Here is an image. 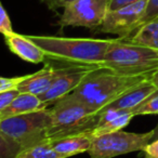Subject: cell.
<instances>
[{
  "instance_id": "obj_11",
  "label": "cell",
  "mask_w": 158,
  "mask_h": 158,
  "mask_svg": "<svg viewBox=\"0 0 158 158\" xmlns=\"http://www.w3.org/2000/svg\"><path fill=\"white\" fill-rule=\"evenodd\" d=\"M157 90L155 86L149 81V78L141 82L136 87L132 88L130 91L121 95L119 99L108 104L107 106L101 110L99 113L108 110H133L141 103L145 101L148 97H151Z\"/></svg>"
},
{
  "instance_id": "obj_16",
  "label": "cell",
  "mask_w": 158,
  "mask_h": 158,
  "mask_svg": "<svg viewBox=\"0 0 158 158\" xmlns=\"http://www.w3.org/2000/svg\"><path fill=\"white\" fill-rule=\"evenodd\" d=\"M123 40L141 46L158 49V19L143 24Z\"/></svg>"
},
{
  "instance_id": "obj_25",
  "label": "cell",
  "mask_w": 158,
  "mask_h": 158,
  "mask_svg": "<svg viewBox=\"0 0 158 158\" xmlns=\"http://www.w3.org/2000/svg\"><path fill=\"white\" fill-rule=\"evenodd\" d=\"M49 6L50 9H57V8H65L73 2H76L78 0H44Z\"/></svg>"
},
{
  "instance_id": "obj_17",
  "label": "cell",
  "mask_w": 158,
  "mask_h": 158,
  "mask_svg": "<svg viewBox=\"0 0 158 158\" xmlns=\"http://www.w3.org/2000/svg\"><path fill=\"white\" fill-rule=\"evenodd\" d=\"M15 158H64L53 149L49 139L23 149Z\"/></svg>"
},
{
  "instance_id": "obj_21",
  "label": "cell",
  "mask_w": 158,
  "mask_h": 158,
  "mask_svg": "<svg viewBox=\"0 0 158 158\" xmlns=\"http://www.w3.org/2000/svg\"><path fill=\"white\" fill-rule=\"evenodd\" d=\"M0 31L3 36H8L10 34L14 33L12 28L11 20L9 18V14L6 11L3 6H0Z\"/></svg>"
},
{
  "instance_id": "obj_3",
  "label": "cell",
  "mask_w": 158,
  "mask_h": 158,
  "mask_svg": "<svg viewBox=\"0 0 158 158\" xmlns=\"http://www.w3.org/2000/svg\"><path fill=\"white\" fill-rule=\"evenodd\" d=\"M148 76H125L104 67L91 70L73 93L100 112L108 104L136 87Z\"/></svg>"
},
{
  "instance_id": "obj_5",
  "label": "cell",
  "mask_w": 158,
  "mask_h": 158,
  "mask_svg": "<svg viewBox=\"0 0 158 158\" xmlns=\"http://www.w3.org/2000/svg\"><path fill=\"white\" fill-rule=\"evenodd\" d=\"M100 67L125 76H148L158 68V49L114 39Z\"/></svg>"
},
{
  "instance_id": "obj_19",
  "label": "cell",
  "mask_w": 158,
  "mask_h": 158,
  "mask_svg": "<svg viewBox=\"0 0 158 158\" xmlns=\"http://www.w3.org/2000/svg\"><path fill=\"white\" fill-rule=\"evenodd\" d=\"M28 76L29 74L24 75V76L12 77V78H6V77L0 78V92L9 90H18L19 86L24 81L25 79L28 78Z\"/></svg>"
},
{
  "instance_id": "obj_20",
  "label": "cell",
  "mask_w": 158,
  "mask_h": 158,
  "mask_svg": "<svg viewBox=\"0 0 158 158\" xmlns=\"http://www.w3.org/2000/svg\"><path fill=\"white\" fill-rule=\"evenodd\" d=\"M156 19H158V0H148L147 1L146 9H145V13L143 15L142 20H141L140 24H139L138 28L140 26H142L143 24H145V23L149 22V21L156 20Z\"/></svg>"
},
{
  "instance_id": "obj_4",
  "label": "cell",
  "mask_w": 158,
  "mask_h": 158,
  "mask_svg": "<svg viewBox=\"0 0 158 158\" xmlns=\"http://www.w3.org/2000/svg\"><path fill=\"white\" fill-rule=\"evenodd\" d=\"M50 113L49 140L91 133L100 118L99 112L81 101L75 93H69L54 102Z\"/></svg>"
},
{
  "instance_id": "obj_24",
  "label": "cell",
  "mask_w": 158,
  "mask_h": 158,
  "mask_svg": "<svg viewBox=\"0 0 158 158\" xmlns=\"http://www.w3.org/2000/svg\"><path fill=\"white\" fill-rule=\"evenodd\" d=\"M139 1H141V0H110L108 11H115V10L121 9V8L139 2Z\"/></svg>"
},
{
  "instance_id": "obj_18",
  "label": "cell",
  "mask_w": 158,
  "mask_h": 158,
  "mask_svg": "<svg viewBox=\"0 0 158 158\" xmlns=\"http://www.w3.org/2000/svg\"><path fill=\"white\" fill-rule=\"evenodd\" d=\"M135 116L141 115H158V89L145 100L143 103H141L136 108L133 110Z\"/></svg>"
},
{
  "instance_id": "obj_8",
  "label": "cell",
  "mask_w": 158,
  "mask_h": 158,
  "mask_svg": "<svg viewBox=\"0 0 158 158\" xmlns=\"http://www.w3.org/2000/svg\"><path fill=\"white\" fill-rule=\"evenodd\" d=\"M147 1L141 0L115 11H108L102 25L99 27L100 31L106 34H115L123 39L130 36L140 24L145 13Z\"/></svg>"
},
{
  "instance_id": "obj_26",
  "label": "cell",
  "mask_w": 158,
  "mask_h": 158,
  "mask_svg": "<svg viewBox=\"0 0 158 158\" xmlns=\"http://www.w3.org/2000/svg\"><path fill=\"white\" fill-rule=\"evenodd\" d=\"M149 81L158 89V68L151 75V76H149Z\"/></svg>"
},
{
  "instance_id": "obj_12",
  "label": "cell",
  "mask_w": 158,
  "mask_h": 158,
  "mask_svg": "<svg viewBox=\"0 0 158 158\" xmlns=\"http://www.w3.org/2000/svg\"><path fill=\"white\" fill-rule=\"evenodd\" d=\"M56 66L51 63V61H46V65L38 72L29 74L22 84L19 86L18 90L22 93H31L40 97L49 90L52 85L55 76Z\"/></svg>"
},
{
  "instance_id": "obj_14",
  "label": "cell",
  "mask_w": 158,
  "mask_h": 158,
  "mask_svg": "<svg viewBox=\"0 0 158 158\" xmlns=\"http://www.w3.org/2000/svg\"><path fill=\"white\" fill-rule=\"evenodd\" d=\"M93 140L94 138L91 133H84L65 136V138L56 139V140H50V142L53 149L57 154L63 156L64 158H67L77 155V154L89 152Z\"/></svg>"
},
{
  "instance_id": "obj_22",
  "label": "cell",
  "mask_w": 158,
  "mask_h": 158,
  "mask_svg": "<svg viewBox=\"0 0 158 158\" xmlns=\"http://www.w3.org/2000/svg\"><path fill=\"white\" fill-rule=\"evenodd\" d=\"M20 93L21 92L19 90H9L0 92V110L8 107Z\"/></svg>"
},
{
  "instance_id": "obj_9",
  "label": "cell",
  "mask_w": 158,
  "mask_h": 158,
  "mask_svg": "<svg viewBox=\"0 0 158 158\" xmlns=\"http://www.w3.org/2000/svg\"><path fill=\"white\" fill-rule=\"evenodd\" d=\"M99 66L90 65H61L55 69L52 85L47 92L40 95V99L49 105L61 98L73 93L81 84L85 77Z\"/></svg>"
},
{
  "instance_id": "obj_10",
  "label": "cell",
  "mask_w": 158,
  "mask_h": 158,
  "mask_svg": "<svg viewBox=\"0 0 158 158\" xmlns=\"http://www.w3.org/2000/svg\"><path fill=\"white\" fill-rule=\"evenodd\" d=\"M5 40L9 50L24 61L33 64L46 62L47 57L42 49L29 39L28 36L12 33L5 36Z\"/></svg>"
},
{
  "instance_id": "obj_6",
  "label": "cell",
  "mask_w": 158,
  "mask_h": 158,
  "mask_svg": "<svg viewBox=\"0 0 158 158\" xmlns=\"http://www.w3.org/2000/svg\"><path fill=\"white\" fill-rule=\"evenodd\" d=\"M154 131L146 133L116 131L94 138L88 152L90 158H112L132 152L142 151L152 140Z\"/></svg>"
},
{
  "instance_id": "obj_23",
  "label": "cell",
  "mask_w": 158,
  "mask_h": 158,
  "mask_svg": "<svg viewBox=\"0 0 158 158\" xmlns=\"http://www.w3.org/2000/svg\"><path fill=\"white\" fill-rule=\"evenodd\" d=\"M142 152L146 158H158V139L151 141Z\"/></svg>"
},
{
  "instance_id": "obj_1",
  "label": "cell",
  "mask_w": 158,
  "mask_h": 158,
  "mask_svg": "<svg viewBox=\"0 0 158 158\" xmlns=\"http://www.w3.org/2000/svg\"><path fill=\"white\" fill-rule=\"evenodd\" d=\"M46 54V61L61 65L99 66L114 39L67 38L55 36H28Z\"/></svg>"
},
{
  "instance_id": "obj_13",
  "label": "cell",
  "mask_w": 158,
  "mask_h": 158,
  "mask_svg": "<svg viewBox=\"0 0 158 158\" xmlns=\"http://www.w3.org/2000/svg\"><path fill=\"white\" fill-rule=\"evenodd\" d=\"M99 114L100 118L98 125L91 132L93 138H97L102 134L120 131L135 116L133 110H108L99 113Z\"/></svg>"
},
{
  "instance_id": "obj_27",
  "label": "cell",
  "mask_w": 158,
  "mask_h": 158,
  "mask_svg": "<svg viewBox=\"0 0 158 158\" xmlns=\"http://www.w3.org/2000/svg\"><path fill=\"white\" fill-rule=\"evenodd\" d=\"M154 131V135H153V140H156V139H158V125L157 127L155 128V129H153ZM152 140V141H153Z\"/></svg>"
},
{
  "instance_id": "obj_7",
  "label": "cell",
  "mask_w": 158,
  "mask_h": 158,
  "mask_svg": "<svg viewBox=\"0 0 158 158\" xmlns=\"http://www.w3.org/2000/svg\"><path fill=\"white\" fill-rule=\"evenodd\" d=\"M110 0H78L64 8L61 26H78L95 29L103 23Z\"/></svg>"
},
{
  "instance_id": "obj_15",
  "label": "cell",
  "mask_w": 158,
  "mask_h": 158,
  "mask_svg": "<svg viewBox=\"0 0 158 158\" xmlns=\"http://www.w3.org/2000/svg\"><path fill=\"white\" fill-rule=\"evenodd\" d=\"M49 104L42 101L38 95L21 92L8 107L0 110V119L39 112L46 110Z\"/></svg>"
},
{
  "instance_id": "obj_2",
  "label": "cell",
  "mask_w": 158,
  "mask_h": 158,
  "mask_svg": "<svg viewBox=\"0 0 158 158\" xmlns=\"http://www.w3.org/2000/svg\"><path fill=\"white\" fill-rule=\"evenodd\" d=\"M50 108L0 119L1 158H15L20 152L48 139Z\"/></svg>"
}]
</instances>
